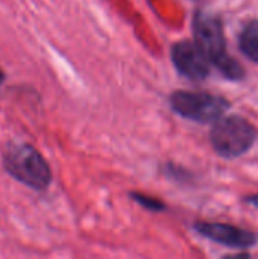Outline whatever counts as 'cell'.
Wrapping results in <instances>:
<instances>
[{"mask_svg":"<svg viewBox=\"0 0 258 259\" xmlns=\"http://www.w3.org/2000/svg\"><path fill=\"white\" fill-rule=\"evenodd\" d=\"M193 35L195 44L201 49L210 64H213L227 79H243L245 70L228 55L224 26L219 17L205 11H198L193 18Z\"/></svg>","mask_w":258,"mask_h":259,"instance_id":"obj_1","label":"cell"},{"mask_svg":"<svg viewBox=\"0 0 258 259\" xmlns=\"http://www.w3.org/2000/svg\"><path fill=\"white\" fill-rule=\"evenodd\" d=\"M3 165L12 178L33 190H46L52 181L46 159L29 144H11L5 150Z\"/></svg>","mask_w":258,"mask_h":259,"instance_id":"obj_2","label":"cell"},{"mask_svg":"<svg viewBox=\"0 0 258 259\" xmlns=\"http://www.w3.org/2000/svg\"><path fill=\"white\" fill-rule=\"evenodd\" d=\"M255 127L240 115L220 117L214 121L210 132V141L214 152L227 159L245 155L255 143Z\"/></svg>","mask_w":258,"mask_h":259,"instance_id":"obj_3","label":"cell"},{"mask_svg":"<svg viewBox=\"0 0 258 259\" xmlns=\"http://www.w3.org/2000/svg\"><path fill=\"white\" fill-rule=\"evenodd\" d=\"M172 109L196 123H214L230 108L228 100L210 93L176 91L170 96Z\"/></svg>","mask_w":258,"mask_h":259,"instance_id":"obj_4","label":"cell"},{"mask_svg":"<svg viewBox=\"0 0 258 259\" xmlns=\"http://www.w3.org/2000/svg\"><path fill=\"white\" fill-rule=\"evenodd\" d=\"M172 62L179 74L192 80H204L210 74V61L192 41H181L172 47Z\"/></svg>","mask_w":258,"mask_h":259,"instance_id":"obj_5","label":"cell"},{"mask_svg":"<svg viewBox=\"0 0 258 259\" xmlns=\"http://www.w3.org/2000/svg\"><path fill=\"white\" fill-rule=\"evenodd\" d=\"M195 231L217 243L222 246H227L230 249H251L258 243V237L246 229L233 226V225H224V223H196Z\"/></svg>","mask_w":258,"mask_h":259,"instance_id":"obj_6","label":"cell"},{"mask_svg":"<svg viewBox=\"0 0 258 259\" xmlns=\"http://www.w3.org/2000/svg\"><path fill=\"white\" fill-rule=\"evenodd\" d=\"M239 47L248 59L258 64V20L249 21L243 27L239 36Z\"/></svg>","mask_w":258,"mask_h":259,"instance_id":"obj_7","label":"cell"},{"mask_svg":"<svg viewBox=\"0 0 258 259\" xmlns=\"http://www.w3.org/2000/svg\"><path fill=\"white\" fill-rule=\"evenodd\" d=\"M134 200H137L140 205H143L144 208L151 209V211H161L164 209V205L157 200V199H152V197H146V196H141V194H132Z\"/></svg>","mask_w":258,"mask_h":259,"instance_id":"obj_8","label":"cell"},{"mask_svg":"<svg viewBox=\"0 0 258 259\" xmlns=\"http://www.w3.org/2000/svg\"><path fill=\"white\" fill-rule=\"evenodd\" d=\"M246 202H248V203H251L252 206L258 208V194H255V196H251V197H248V199H246Z\"/></svg>","mask_w":258,"mask_h":259,"instance_id":"obj_9","label":"cell"},{"mask_svg":"<svg viewBox=\"0 0 258 259\" xmlns=\"http://www.w3.org/2000/svg\"><path fill=\"white\" fill-rule=\"evenodd\" d=\"M3 77H5V74H3V71L0 70V83L3 82Z\"/></svg>","mask_w":258,"mask_h":259,"instance_id":"obj_10","label":"cell"}]
</instances>
